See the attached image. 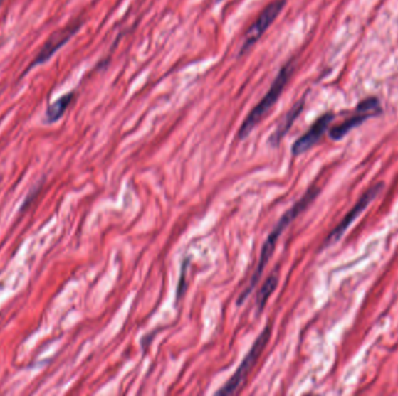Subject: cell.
Here are the masks:
<instances>
[{
  "instance_id": "cell-3",
  "label": "cell",
  "mask_w": 398,
  "mask_h": 396,
  "mask_svg": "<svg viewBox=\"0 0 398 396\" xmlns=\"http://www.w3.org/2000/svg\"><path fill=\"white\" fill-rule=\"evenodd\" d=\"M271 336V324L269 323L267 324L265 329L262 330V333L258 335V338L255 341L245 359L242 360L236 373L233 374L226 384L224 385L216 393L217 395H232V394L236 393L239 390L240 386L245 382L246 379L248 377V374L252 372L256 361L258 360L260 355H261L262 352H263L266 346H267Z\"/></svg>"
},
{
  "instance_id": "cell-8",
  "label": "cell",
  "mask_w": 398,
  "mask_h": 396,
  "mask_svg": "<svg viewBox=\"0 0 398 396\" xmlns=\"http://www.w3.org/2000/svg\"><path fill=\"white\" fill-rule=\"evenodd\" d=\"M333 119H335V114H332V113H325V114L318 117L315 121V124L309 128V130L305 134H303L302 137L293 143V148H291L293 155H302V154L309 151L313 146H315L320 141L323 135L325 134Z\"/></svg>"
},
{
  "instance_id": "cell-4",
  "label": "cell",
  "mask_w": 398,
  "mask_h": 396,
  "mask_svg": "<svg viewBox=\"0 0 398 396\" xmlns=\"http://www.w3.org/2000/svg\"><path fill=\"white\" fill-rule=\"evenodd\" d=\"M286 5H287V0H274L263 9L246 33L239 56L247 53L261 38V36L267 32V29L274 23L275 20L278 19V16Z\"/></svg>"
},
{
  "instance_id": "cell-6",
  "label": "cell",
  "mask_w": 398,
  "mask_h": 396,
  "mask_svg": "<svg viewBox=\"0 0 398 396\" xmlns=\"http://www.w3.org/2000/svg\"><path fill=\"white\" fill-rule=\"evenodd\" d=\"M383 187H384L383 183H377V184L370 187L366 193L363 194L362 197L355 203V206L350 210L347 215L345 216L342 221L332 230L331 234L328 235V238H326L325 245H324L325 247L335 245L337 242L340 241V238L344 236L345 232H347L350 225L365 212V210H366L367 207L370 206V203H373L376 197L381 193Z\"/></svg>"
},
{
  "instance_id": "cell-1",
  "label": "cell",
  "mask_w": 398,
  "mask_h": 396,
  "mask_svg": "<svg viewBox=\"0 0 398 396\" xmlns=\"http://www.w3.org/2000/svg\"><path fill=\"white\" fill-rule=\"evenodd\" d=\"M319 188L318 187H310L309 190L306 191V193L293 205L286 214H284L278 223L275 225L273 232L269 234L267 240H266L265 245L262 247L261 254H260V259H258V267L255 269L254 274H253L252 280L249 282V285L246 287L245 291H242L236 304L241 306L245 301L246 299L248 298L255 286L258 284V280L261 278L263 269L267 267L268 262L271 260V256L274 254L275 247L278 245V240H280L281 235L283 234L284 230L289 227L296 218L302 214L308 207L313 203V200L318 197Z\"/></svg>"
},
{
  "instance_id": "cell-9",
  "label": "cell",
  "mask_w": 398,
  "mask_h": 396,
  "mask_svg": "<svg viewBox=\"0 0 398 396\" xmlns=\"http://www.w3.org/2000/svg\"><path fill=\"white\" fill-rule=\"evenodd\" d=\"M304 105H305V97L300 99V102H296L287 114L284 115L283 120L281 121L278 128L274 130V133L271 134L268 139L269 146H273V148L280 146L282 139L287 135L290 128L293 127V122L297 120V117H300V113H302Z\"/></svg>"
},
{
  "instance_id": "cell-13",
  "label": "cell",
  "mask_w": 398,
  "mask_h": 396,
  "mask_svg": "<svg viewBox=\"0 0 398 396\" xmlns=\"http://www.w3.org/2000/svg\"><path fill=\"white\" fill-rule=\"evenodd\" d=\"M221 1H223V0H217V3H221Z\"/></svg>"
},
{
  "instance_id": "cell-2",
  "label": "cell",
  "mask_w": 398,
  "mask_h": 396,
  "mask_svg": "<svg viewBox=\"0 0 398 396\" xmlns=\"http://www.w3.org/2000/svg\"><path fill=\"white\" fill-rule=\"evenodd\" d=\"M293 70H295V63L293 60L281 68L280 73H278V76L271 84V89L268 90L265 97L258 102V105L255 106L252 111L249 112V114L242 122L241 127L238 132V140L242 141L247 139L254 128L261 122L262 119L269 113L271 108L274 107L286 89Z\"/></svg>"
},
{
  "instance_id": "cell-14",
  "label": "cell",
  "mask_w": 398,
  "mask_h": 396,
  "mask_svg": "<svg viewBox=\"0 0 398 396\" xmlns=\"http://www.w3.org/2000/svg\"><path fill=\"white\" fill-rule=\"evenodd\" d=\"M0 1H3V0H0Z\"/></svg>"
},
{
  "instance_id": "cell-10",
  "label": "cell",
  "mask_w": 398,
  "mask_h": 396,
  "mask_svg": "<svg viewBox=\"0 0 398 396\" xmlns=\"http://www.w3.org/2000/svg\"><path fill=\"white\" fill-rule=\"evenodd\" d=\"M73 99H75V91L66 93L62 95L58 100H55L53 104L47 107L46 111V121L48 124H54L56 121L60 120L61 117H63L64 113L67 112L69 106L71 105Z\"/></svg>"
},
{
  "instance_id": "cell-5",
  "label": "cell",
  "mask_w": 398,
  "mask_h": 396,
  "mask_svg": "<svg viewBox=\"0 0 398 396\" xmlns=\"http://www.w3.org/2000/svg\"><path fill=\"white\" fill-rule=\"evenodd\" d=\"M382 107L379 104V99L375 97L363 99L362 102L357 105V114L350 117L347 120H345L342 124L335 126L330 130V137L333 141H339L344 139L350 130L359 127L367 119L381 114Z\"/></svg>"
},
{
  "instance_id": "cell-7",
  "label": "cell",
  "mask_w": 398,
  "mask_h": 396,
  "mask_svg": "<svg viewBox=\"0 0 398 396\" xmlns=\"http://www.w3.org/2000/svg\"><path fill=\"white\" fill-rule=\"evenodd\" d=\"M80 27H82V21H76V23H73L71 25L67 26V27H64V28L58 29L56 32L53 33V34L47 38V41H46L43 47L41 48V50L38 51L36 60L31 64V68H29L28 70H31L33 68H36V65H40V64L45 63L47 60H51V56H53L61 47H63V46L80 31Z\"/></svg>"
},
{
  "instance_id": "cell-11",
  "label": "cell",
  "mask_w": 398,
  "mask_h": 396,
  "mask_svg": "<svg viewBox=\"0 0 398 396\" xmlns=\"http://www.w3.org/2000/svg\"><path fill=\"white\" fill-rule=\"evenodd\" d=\"M278 285V269L275 272L271 273V276L266 279L265 284L262 286L258 295H256V307H258V313H261L263 308L266 307L268 300L273 294V291L276 289Z\"/></svg>"
},
{
  "instance_id": "cell-12",
  "label": "cell",
  "mask_w": 398,
  "mask_h": 396,
  "mask_svg": "<svg viewBox=\"0 0 398 396\" xmlns=\"http://www.w3.org/2000/svg\"><path fill=\"white\" fill-rule=\"evenodd\" d=\"M189 259H185L184 263H183V269H182L181 279H179V289H177V299H179L183 293H184L185 289V272H187V263H188Z\"/></svg>"
}]
</instances>
